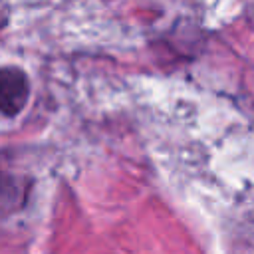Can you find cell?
<instances>
[{"instance_id":"6da1fadb","label":"cell","mask_w":254,"mask_h":254,"mask_svg":"<svg viewBox=\"0 0 254 254\" xmlns=\"http://www.w3.org/2000/svg\"><path fill=\"white\" fill-rule=\"evenodd\" d=\"M0 107H2V115L4 117H16L30 95V81L28 75L14 65H4L2 67V75H0Z\"/></svg>"}]
</instances>
